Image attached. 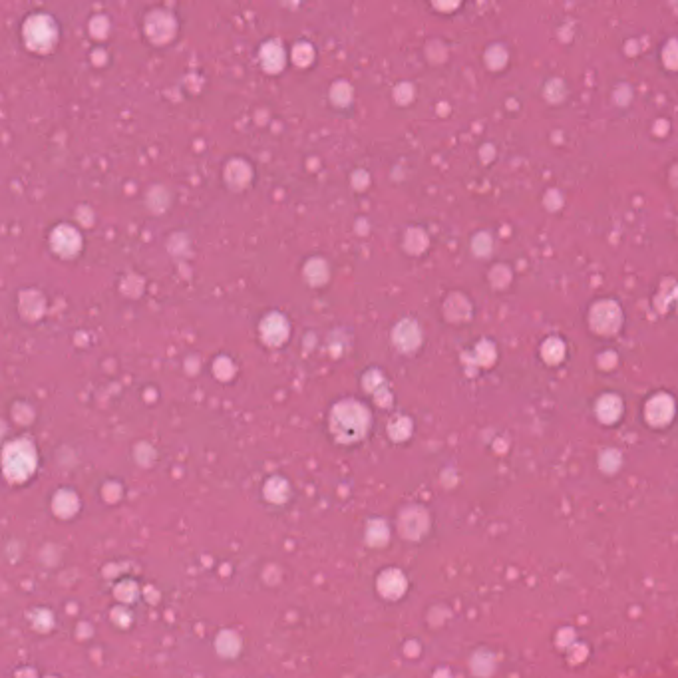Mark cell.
<instances>
[{
  "label": "cell",
  "instance_id": "obj_1",
  "mask_svg": "<svg viewBox=\"0 0 678 678\" xmlns=\"http://www.w3.org/2000/svg\"><path fill=\"white\" fill-rule=\"evenodd\" d=\"M665 62L669 68L677 70L678 68V42H671L665 50Z\"/></svg>",
  "mask_w": 678,
  "mask_h": 678
},
{
  "label": "cell",
  "instance_id": "obj_2",
  "mask_svg": "<svg viewBox=\"0 0 678 678\" xmlns=\"http://www.w3.org/2000/svg\"><path fill=\"white\" fill-rule=\"evenodd\" d=\"M458 2H460V0H436V4H438L440 8H444V10H450V8H454Z\"/></svg>",
  "mask_w": 678,
  "mask_h": 678
}]
</instances>
